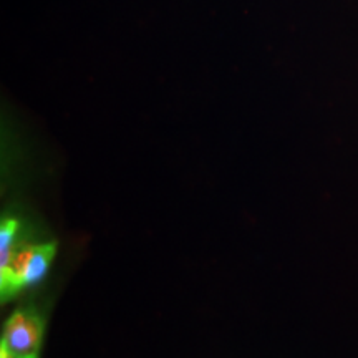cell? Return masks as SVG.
I'll return each instance as SVG.
<instances>
[{
  "label": "cell",
  "mask_w": 358,
  "mask_h": 358,
  "mask_svg": "<svg viewBox=\"0 0 358 358\" xmlns=\"http://www.w3.org/2000/svg\"><path fill=\"white\" fill-rule=\"evenodd\" d=\"M19 231V221L13 217H3L0 224V271H6L15 252V237Z\"/></svg>",
  "instance_id": "obj_3"
},
{
  "label": "cell",
  "mask_w": 358,
  "mask_h": 358,
  "mask_svg": "<svg viewBox=\"0 0 358 358\" xmlns=\"http://www.w3.org/2000/svg\"><path fill=\"white\" fill-rule=\"evenodd\" d=\"M43 334V317L34 307L19 308L6 322L0 348L12 358H40Z\"/></svg>",
  "instance_id": "obj_2"
},
{
  "label": "cell",
  "mask_w": 358,
  "mask_h": 358,
  "mask_svg": "<svg viewBox=\"0 0 358 358\" xmlns=\"http://www.w3.org/2000/svg\"><path fill=\"white\" fill-rule=\"evenodd\" d=\"M57 244L43 243L25 245L17 249L6 271H0V295L2 302L10 301L20 290L38 284L48 272V267L55 257Z\"/></svg>",
  "instance_id": "obj_1"
},
{
  "label": "cell",
  "mask_w": 358,
  "mask_h": 358,
  "mask_svg": "<svg viewBox=\"0 0 358 358\" xmlns=\"http://www.w3.org/2000/svg\"><path fill=\"white\" fill-rule=\"evenodd\" d=\"M0 358H12V357L8 355V353L3 350V348H0Z\"/></svg>",
  "instance_id": "obj_4"
}]
</instances>
